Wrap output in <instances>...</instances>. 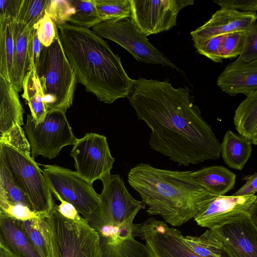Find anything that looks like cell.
I'll return each instance as SVG.
<instances>
[{
    "mask_svg": "<svg viewBox=\"0 0 257 257\" xmlns=\"http://www.w3.org/2000/svg\"><path fill=\"white\" fill-rule=\"evenodd\" d=\"M15 23L0 20V76L10 83L15 49Z\"/></svg>",
    "mask_w": 257,
    "mask_h": 257,
    "instance_id": "4316f807",
    "label": "cell"
},
{
    "mask_svg": "<svg viewBox=\"0 0 257 257\" xmlns=\"http://www.w3.org/2000/svg\"><path fill=\"white\" fill-rule=\"evenodd\" d=\"M135 217L117 227L105 226L98 232L102 257H151L146 245L134 237Z\"/></svg>",
    "mask_w": 257,
    "mask_h": 257,
    "instance_id": "2e32d148",
    "label": "cell"
},
{
    "mask_svg": "<svg viewBox=\"0 0 257 257\" xmlns=\"http://www.w3.org/2000/svg\"><path fill=\"white\" fill-rule=\"evenodd\" d=\"M140 229L151 257H202L191 249L179 230L166 222L151 217Z\"/></svg>",
    "mask_w": 257,
    "mask_h": 257,
    "instance_id": "4fadbf2b",
    "label": "cell"
},
{
    "mask_svg": "<svg viewBox=\"0 0 257 257\" xmlns=\"http://www.w3.org/2000/svg\"><path fill=\"white\" fill-rule=\"evenodd\" d=\"M225 35L194 41V46L199 54L214 62H222L221 51Z\"/></svg>",
    "mask_w": 257,
    "mask_h": 257,
    "instance_id": "d6a6232c",
    "label": "cell"
},
{
    "mask_svg": "<svg viewBox=\"0 0 257 257\" xmlns=\"http://www.w3.org/2000/svg\"><path fill=\"white\" fill-rule=\"evenodd\" d=\"M242 180H245V183L233 195H254L257 192V173L246 175L243 178Z\"/></svg>",
    "mask_w": 257,
    "mask_h": 257,
    "instance_id": "ee69618b",
    "label": "cell"
},
{
    "mask_svg": "<svg viewBox=\"0 0 257 257\" xmlns=\"http://www.w3.org/2000/svg\"><path fill=\"white\" fill-rule=\"evenodd\" d=\"M101 22L131 17L130 0H93Z\"/></svg>",
    "mask_w": 257,
    "mask_h": 257,
    "instance_id": "4dcf8cb0",
    "label": "cell"
},
{
    "mask_svg": "<svg viewBox=\"0 0 257 257\" xmlns=\"http://www.w3.org/2000/svg\"><path fill=\"white\" fill-rule=\"evenodd\" d=\"M233 123L239 135L251 141L257 133V90L249 94L235 110Z\"/></svg>",
    "mask_w": 257,
    "mask_h": 257,
    "instance_id": "484cf974",
    "label": "cell"
},
{
    "mask_svg": "<svg viewBox=\"0 0 257 257\" xmlns=\"http://www.w3.org/2000/svg\"><path fill=\"white\" fill-rule=\"evenodd\" d=\"M38 36L42 45L49 47L56 37L55 24L46 11L43 17L37 25Z\"/></svg>",
    "mask_w": 257,
    "mask_h": 257,
    "instance_id": "74e56055",
    "label": "cell"
},
{
    "mask_svg": "<svg viewBox=\"0 0 257 257\" xmlns=\"http://www.w3.org/2000/svg\"><path fill=\"white\" fill-rule=\"evenodd\" d=\"M220 8L235 10L242 12L256 13L257 0H214Z\"/></svg>",
    "mask_w": 257,
    "mask_h": 257,
    "instance_id": "60d3db41",
    "label": "cell"
},
{
    "mask_svg": "<svg viewBox=\"0 0 257 257\" xmlns=\"http://www.w3.org/2000/svg\"><path fill=\"white\" fill-rule=\"evenodd\" d=\"M74 9V13L68 22L71 24L92 28L101 22L93 0H70Z\"/></svg>",
    "mask_w": 257,
    "mask_h": 257,
    "instance_id": "f546056e",
    "label": "cell"
},
{
    "mask_svg": "<svg viewBox=\"0 0 257 257\" xmlns=\"http://www.w3.org/2000/svg\"><path fill=\"white\" fill-rule=\"evenodd\" d=\"M70 155L74 160L76 172L83 180L92 185L110 174L114 162L106 137L96 133H87L76 138Z\"/></svg>",
    "mask_w": 257,
    "mask_h": 257,
    "instance_id": "30bf717a",
    "label": "cell"
},
{
    "mask_svg": "<svg viewBox=\"0 0 257 257\" xmlns=\"http://www.w3.org/2000/svg\"><path fill=\"white\" fill-rule=\"evenodd\" d=\"M193 177L208 192L224 195L233 189L236 175L223 166H211L192 171Z\"/></svg>",
    "mask_w": 257,
    "mask_h": 257,
    "instance_id": "7402d4cb",
    "label": "cell"
},
{
    "mask_svg": "<svg viewBox=\"0 0 257 257\" xmlns=\"http://www.w3.org/2000/svg\"><path fill=\"white\" fill-rule=\"evenodd\" d=\"M55 24L56 37L49 47H43L38 75L47 111L61 110L66 112L73 104L78 80L65 55Z\"/></svg>",
    "mask_w": 257,
    "mask_h": 257,
    "instance_id": "277c9868",
    "label": "cell"
},
{
    "mask_svg": "<svg viewBox=\"0 0 257 257\" xmlns=\"http://www.w3.org/2000/svg\"><path fill=\"white\" fill-rule=\"evenodd\" d=\"M0 257H15L5 247L0 246Z\"/></svg>",
    "mask_w": 257,
    "mask_h": 257,
    "instance_id": "bcb514c9",
    "label": "cell"
},
{
    "mask_svg": "<svg viewBox=\"0 0 257 257\" xmlns=\"http://www.w3.org/2000/svg\"><path fill=\"white\" fill-rule=\"evenodd\" d=\"M246 32H236L225 35L221 51V57L223 59L239 56L242 48Z\"/></svg>",
    "mask_w": 257,
    "mask_h": 257,
    "instance_id": "d590c367",
    "label": "cell"
},
{
    "mask_svg": "<svg viewBox=\"0 0 257 257\" xmlns=\"http://www.w3.org/2000/svg\"><path fill=\"white\" fill-rule=\"evenodd\" d=\"M100 180L103 188L99 195L105 226L117 227L136 216L144 203L128 192L121 177L110 173Z\"/></svg>",
    "mask_w": 257,
    "mask_h": 257,
    "instance_id": "7c38bea8",
    "label": "cell"
},
{
    "mask_svg": "<svg viewBox=\"0 0 257 257\" xmlns=\"http://www.w3.org/2000/svg\"><path fill=\"white\" fill-rule=\"evenodd\" d=\"M46 11L56 25L67 23L74 13L70 0H49Z\"/></svg>",
    "mask_w": 257,
    "mask_h": 257,
    "instance_id": "e575fe53",
    "label": "cell"
},
{
    "mask_svg": "<svg viewBox=\"0 0 257 257\" xmlns=\"http://www.w3.org/2000/svg\"><path fill=\"white\" fill-rule=\"evenodd\" d=\"M251 141L252 144H253L254 145H257V133H256L254 137Z\"/></svg>",
    "mask_w": 257,
    "mask_h": 257,
    "instance_id": "7dc6e473",
    "label": "cell"
},
{
    "mask_svg": "<svg viewBox=\"0 0 257 257\" xmlns=\"http://www.w3.org/2000/svg\"><path fill=\"white\" fill-rule=\"evenodd\" d=\"M256 13L222 8L206 23L190 33L193 41L236 32H246L256 22Z\"/></svg>",
    "mask_w": 257,
    "mask_h": 257,
    "instance_id": "e0dca14e",
    "label": "cell"
},
{
    "mask_svg": "<svg viewBox=\"0 0 257 257\" xmlns=\"http://www.w3.org/2000/svg\"><path fill=\"white\" fill-rule=\"evenodd\" d=\"M56 27L78 82L86 91L107 104L129 96L136 80L128 76L106 41L87 28L67 23Z\"/></svg>",
    "mask_w": 257,
    "mask_h": 257,
    "instance_id": "7a4b0ae2",
    "label": "cell"
},
{
    "mask_svg": "<svg viewBox=\"0 0 257 257\" xmlns=\"http://www.w3.org/2000/svg\"><path fill=\"white\" fill-rule=\"evenodd\" d=\"M132 21L148 36L168 31L176 25L180 11L193 0H130Z\"/></svg>",
    "mask_w": 257,
    "mask_h": 257,
    "instance_id": "8fae6325",
    "label": "cell"
},
{
    "mask_svg": "<svg viewBox=\"0 0 257 257\" xmlns=\"http://www.w3.org/2000/svg\"><path fill=\"white\" fill-rule=\"evenodd\" d=\"M251 141L231 130L225 134L221 143V155L229 168L241 171L251 156Z\"/></svg>",
    "mask_w": 257,
    "mask_h": 257,
    "instance_id": "cb8c5ba5",
    "label": "cell"
},
{
    "mask_svg": "<svg viewBox=\"0 0 257 257\" xmlns=\"http://www.w3.org/2000/svg\"><path fill=\"white\" fill-rule=\"evenodd\" d=\"M184 239L191 249L202 257H228L219 237L212 229L199 236L187 235Z\"/></svg>",
    "mask_w": 257,
    "mask_h": 257,
    "instance_id": "83f0119b",
    "label": "cell"
},
{
    "mask_svg": "<svg viewBox=\"0 0 257 257\" xmlns=\"http://www.w3.org/2000/svg\"><path fill=\"white\" fill-rule=\"evenodd\" d=\"M52 195L60 202L56 205L58 211L65 218L73 220L80 221L84 218L79 214L76 208L71 203L63 200L57 193L51 192Z\"/></svg>",
    "mask_w": 257,
    "mask_h": 257,
    "instance_id": "7bdbcfd3",
    "label": "cell"
},
{
    "mask_svg": "<svg viewBox=\"0 0 257 257\" xmlns=\"http://www.w3.org/2000/svg\"><path fill=\"white\" fill-rule=\"evenodd\" d=\"M0 211L21 221H26L31 218L38 217L41 215L36 213L28 207L24 205L12 204L2 199H0Z\"/></svg>",
    "mask_w": 257,
    "mask_h": 257,
    "instance_id": "f35d334b",
    "label": "cell"
},
{
    "mask_svg": "<svg viewBox=\"0 0 257 257\" xmlns=\"http://www.w3.org/2000/svg\"><path fill=\"white\" fill-rule=\"evenodd\" d=\"M44 46L39 40L37 29L34 28L30 32L29 42V68H34L39 73L40 61Z\"/></svg>",
    "mask_w": 257,
    "mask_h": 257,
    "instance_id": "ab89813d",
    "label": "cell"
},
{
    "mask_svg": "<svg viewBox=\"0 0 257 257\" xmlns=\"http://www.w3.org/2000/svg\"><path fill=\"white\" fill-rule=\"evenodd\" d=\"M42 172L51 192L74 206L97 232L105 226L100 195L75 171L56 165H45Z\"/></svg>",
    "mask_w": 257,
    "mask_h": 257,
    "instance_id": "5b68a950",
    "label": "cell"
},
{
    "mask_svg": "<svg viewBox=\"0 0 257 257\" xmlns=\"http://www.w3.org/2000/svg\"><path fill=\"white\" fill-rule=\"evenodd\" d=\"M23 89L22 96L27 101L34 120L36 123L42 122L48 111L40 78L34 68H29L23 80Z\"/></svg>",
    "mask_w": 257,
    "mask_h": 257,
    "instance_id": "d4e9b609",
    "label": "cell"
},
{
    "mask_svg": "<svg viewBox=\"0 0 257 257\" xmlns=\"http://www.w3.org/2000/svg\"><path fill=\"white\" fill-rule=\"evenodd\" d=\"M21 126L17 124L8 132L1 134L0 144L9 145L20 152L30 156L31 146Z\"/></svg>",
    "mask_w": 257,
    "mask_h": 257,
    "instance_id": "836d02e7",
    "label": "cell"
},
{
    "mask_svg": "<svg viewBox=\"0 0 257 257\" xmlns=\"http://www.w3.org/2000/svg\"><path fill=\"white\" fill-rule=\"evenodd\" d=\"M56 204L49 213L56 234L59 257H102L98 232L87 221L67 219Z\"/></svg>",
    "mask_w": 257,
    "mask_h": 257,
    "instance_id": "9c48e42d",
    "label": "cell"
},
{
    "mask_svg": "<svg viewBox=\"0 0 257 257\" xmlns=\"http://www.w3.org/2000/svg\"><path fill=\"white\" fill-rule=\"evenodd\" d=\"M128 98L151 131L149 144L154 151L185 166L220 157L221 143L187 87L140 77Z\"/></svg>",
    "mask_w": 257,
    "mask_h": 257,
    "instance_id": "6da1fadb",
    "label": "cell"
},
{
    "mask_svg": "<svg viewBox=\"0 0 257 257\" xmlns=\"http://www.w3.org/2000/svg\"><path fill=\"white\" fill-rule=\"evenodd\" d=\"M0 199L12 204H22L34 211L26 194L13 180L3 160L0 158Z\"/></svg>",
    "mask_w": 257,
    "mask_h": 257,
    "instance_id": "f1b7e54d",
    "label": "cell"
},
{
    "mask_svg": "<svg viewBox=\"0 0 257 257\" xmlns=\"http://www.w3.org/2000/svg\"><path fill=\"white\" fill-rule=\"evenodd\" d=\"M49 1L23 0L16 22L24 25L30 31L36 28L37 25L45 15Z\"/></svg>",
    "mask_w": 257,
    "mask_h": 257,
    "instance_id": "1f68e13d",
    "label": "cell"
},
{
    "mask_svg": "<svg viewBox=\"0 0 257 257\" xmlns=\"http://www.w3.org/2000/svg\"><path fill=\"white\" fill-rule=\"evenodd\" d=\"M237 59L244 62L257 60V22L246 32L241 53Z\"/></svg>",
    "mask_w": 257,
    "mask_h": 257,
    "instance_id": "8d00e7d4",
    "label": "cell"
},
{
    "mask_svg": "<svg viewBox=\"0 0 257 257\" xmlns=\"http://www.w3.org/2000/svg\"><path fill=\"white\" fill-rule=\"evenodd\" d=\"M129 185L147 205V212L179 226L196 216L209 192L193 177L192 171H174L141 163L130 169Z\"/></svg>",
    "mask_w": 257,
    "mask_h": 257,
    "instance_id": "3957f363",
    "label": "cell"
},
{
    "mask_svg": "<svg viewBox=\"0 0 257 257\" xmlns=\"http://www.w3.org/2000/svg\"><path fill=\"white\" fill-rule=\"evenodd\" d=\"M248 213L252 220L257 225V195L248 211Z\"/></svg>",
    "mask_w": 257,
    "mask_h": 257,
    "instance_id": "f6af8a7d",
    "label": "cell"
},
{
    "mask_svg": "<svg viewBox=\"0 0 257 257\" xmlns=\"http://www.w3.org/2000/svg\"><path fill=\"white\" fill-rule=\"evenodd\" d=\"M216 84L230 96H246L257 90V60L238 59L228 64L217 79Z\"/></svg>",
    "mask_w": 257,
    "mask_h": 257,
    "instance_id": "ac0fdd59",
    "label": "cell"
},
{
    "mask_svg": "<svg viewBox=\"0 0 257 257\" xmlns=\"http://www.w3.org/2000/svg\"><path fill=\"white\" fill-rule=\"evenodd\" d=\"M29 30L24 25L15 23V49L11 84L18 91L23 89L25 76L29 71Z\"/></svg>",
    "mask_w": 257,
    "mask_h": 257,
    "instance_id": "603a6c76",
    "label": "cell"
},
{
    "mask_svg": "<svg viewBox=\"0 0 257 257\" xmlns=\"http://www.w3.org/2000/svg\"><path fill=\"white\" fill-rule=\"evenodd\" d=\"M20 221L41 257H59L57 238L49 214Z\"/></svg>",
    "mask_w": 257,
    "mask_h": 257,
    "instance_id": "ffe728a7",
    "label": "cell"
},
{
    "mask_svg": "<svg viewBox=\"0 0 257 257\" xmlns=\"http://www.w3.org/2000/svg\"><path fill=\"white\" fill-rule=\"evenodd\" d=\"M256 195H217L209 193L194 218L197 224L212 229L248 213Z\"/></svg>",
    "mask_w": 257,
    "mask_h": 257,
    "instance_id": "5bb4252c",
    "label": "cell"
},
{
    "mask_svg": "<svg viewBox=\"0 0 257 257\" xmlns=\"http://www.w3.org/2000/svg\"><path fill=\"white\" fill-rule=\"evenodd\" d=\"M24 130L33 159L39 155L54 159L62 148L73 145L76 139L66 112L61 110L48 111L44 120L39 123L35 122L31 114H28Z\"/></svg>",
    "mask_w": 257,
    "mask_h": 257,
    "instance_id": "52a82bcc",
    "label": "cell"
},
{
    "mask_svg": "<svg viewBox=\"0 0 257 257\" xmlns=\"http://www.w3.org/2000/svg\"><path fill=\"white\" fill-rule=\"evenodd\" d=\"M92 30L100 37L121 46L138 61L161 64L180 71L171 60L149 41L145 34L136 28L130 18L103 21L93 27Z\"/></svg>",
    "mask_w": 257,
    "mask_h": 257,
    "instance_id": "ba28073f",
    "label": "cell"
},
{
    "mask_svg": "<svg viewBox=\"0 0 257 257\" xmlns=\"http://www.w3.org/2000/svg\"><path fill=\"white\" fill-rule=\"evenodd\" d=\"M0 158L15 182L28 197L34 212L48 214L55 202L42 170L34 159L31 155L3 144H0Z\"/></svg>",
    "mask_w": 257,
    "mask_h": 257,
    "instance_id": "8992f818",
    "label": "cell"
},
{
    "mask_svg": "<svg viewBox=\"0 0 257 257\" xmlns=\"http://www.w3.org/2000/svg\"><path fill=\"white\" fill-rule=\"evenodd\" d=\"M23 0H1L0 20L16 22Z\"/></svg>",
    "mask_w": 257,
    "mask_h": 257,
    "instance_id": "b9f144b4",
    "label": "cell"
},
{
    "mask_svg": "<svg viewBox=\"0 0 257 257\" xmlns=\"http://www.w3.org/2000/svg\"><path fill=\"white\" fill-rule=\"evenodd\" d=\"M0 246L15 257H41L20 220L0 211Z\"/></svg>",
    "mask_w": 257,
    "mask_h": 257,
    "instance_id": "d6986e66",
    "label": "cell"
},
{
    "mask_svg": "<svg viewBox=\"0 0 257 257\" xmlns=\"http://www.w3.org/2000/svg\"><path fill=\"white\" fill-rule=\"evenodd\" d=\"M212 229L228 257H257V225L248 213Z\"/></svg>",
    "mask_w": 257,
    "mask_h": 257,
    "instance_id": "9a60e30c",
    "label": "cell"
},
{
    "mask_svg": "<svg viewBox=\"0 0 257 257\" xmlns=\"http://www.w3.org/2000/svg\"><path fill=\"white\" fill-rule=\"evenodd\" d=\"M18 91L0 76V132L5 134L15 125H24V109Z\"/></svg>",
    "mask_w": 257,
    "mask_h": 257,
    "instance_id": "44dd1931",
    "label": "cell"
}]
</instances>
